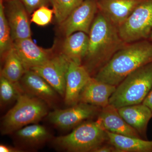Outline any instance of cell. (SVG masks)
Wrapping results in <instances>:
<instances>
[{"instance_id": "7402d4cb", "label": "cell", "mask_w": 152, "mask_h": 152, "mask_svg": "<svg viewBox=\"0 0 152 152\" xmlns=\"http://www.w3.org/2000/svg\"><path fill=\"white\" fill-rule=\"evenodd\" d=\"M23 91L19 83H15L1 75L0 102L1 106L6 105L17 100Z\"/></svg>"}, {"instance_id": "7a4b0ae2", "label": "cell", "mask_w": 152, "mask_h": 152, "mask_svg": "<svg viewBox=\"0 0 152 152\" xmlns=\"http://www.w3.org/2000/svg\"><path fill=\"white\" fill-rule=\"evenodd\" d=\"M152 62V42L148 39L127 44L94 77L117 86L132 72Z\"/></svg>"}, {"instance_id": "4dcf8cb0", "label": "cell", "mask_w": 152, "mask_h": 152, "mask_svg": "<svg viewBox=\"0 0 152 152\" xmlns=\"http://www.w3.org/2000/svg\"><path fill=\"white\" fill-rule=\"evenodd\" d=\"M4 1H10V0H4Z\"/></svg>"}, {"instance_id": "8992f818", "label": "cell", "mask_w": 152, "mask_h": 152, "mask_svg": "<svg viewBox=\"0 0 152 152\" xmlns=\"http://www.w3.org/2000/svg\"><path fill=\"white\" fill-rule=\"evenodd\" d=\"M118 29L126 43L148 39L152 31V0H143Z\"/></svg>"}, {"instance_id": "2e32d148", "label": "cell", "mask_w": 152, "mask_h": 152, "mask_svg": "<svg viewBox=\"0 0 152 152\" xmlns=\"http://www.w3.org/2000/svg\"><path fill=\"white\" fill-rule=\"evenodd\" d=\"M96 121L107 132L142 138L135 130L126 122L120 115L118 109L110 104L102 108Z\"/></svg>"}, {"instance_id": "cb8c5ba5", "label": "cell", "mask_w": 152, "mask_h": 152, "mask_svg": "<svg viewBox=\"0 0 152 152\" xmlns=\"http://www.w3.org/2000/svg\"><path fill=\"white\" fill-rule=\"evenodd\" d=\"M84 0H51L54 12L55 20L58 24L62 23Z\"/></svg>"}, {"instance_id": "4fadbf2b", "label": "cell", "mask_w": 152, "mask_h": 152, "mask_svg": "<svg viewBox=\"0 0 152 152\" xmlns=\"http://www.w3.org/2000/svg\"><path fill=\"white\" fill-rule=\"evenodd\" d=\"M143 0H98L99 10L118 28Z\"/></svg>"}, {"instance_id": "d6986e66", "label": "cell", "mask_w": 152, "mask_h": 152, "mask_svg": "<svg viewBox=\"0 0 152 152\" xmlns=\"http://www.w3.org/2000/svg\"><path fill=\"white\" fill-rule=\"evenodd\" d=\"M106 132L107 143L115 147L117 152H152V140Z\"/></svg>"}, {"instance_id": "8fae6325", "label": "cell", "mask_w": 152, "mask_h": 152, "mask_svg": "<svg viewBox=\"0 0 152 152\" xmlns=\"http://www.w3.org/2000/svg\"><path fill=\"white\" fill-rule=\"evenodd\" d=\"M13 47L27 70L43 64L55 55L53 48L38 46L31 38L14 41Z\"/></svg>"}, {"instance_id": "3957f363", "label": "cell", "mask_w": 152, "mask_h": 152, "mask_svg": "<svg viewBox=\"0 0 152 152\" xmlns=\"http://www.w3.org/2000/svg\"><path fill=\"white\" fill-rule=\"evenodd\" d=\"M48 105L42 100L23 91L15 106L3 118L1 134H12L28 125L37 124L48 115Z\"/></svg>"}, {"instance_id": "30bf717a", "label": "cell", "mask_w": 152, "mask_h": 152, "mask_svg": "<svg viewBox=\"0 0 152 152\" xmlns=\"http://www.w3.org/2000/svg\"><path fill=\"white\" fill-rule=\"evenodd\" d=\"M4 6L13 42L31 38L29 15L23 3L20 0H10L4 1Z\"/></svg>"}, {"instance_id": "484cf974", "label": "cell", "mask_w": 152, "mask_h": 152, "mask_svg": "<svg viewBox=\"0 0 152 152\" xmlns=\"http://www.w3.org/2000/svg\"><path fill=\"white\" fill-rule=\"evenodd\" d=\"M25 6L28 13L30 15L37 9L51 4V0H20Z\"/></svg>"}, {"instance_id": "44dd1931", "label": "cell", "mask_w": 152, "mask_h": 152, "mask_svg": "<svg viewBox=\"0 0 152 152\" xmlns=\"http://www.w3.org/2000/svg\"><path fill=\"white\" fill-rule=\"evenodd\" d=\"M4 57V63L1 69V75L13 83H19L28 70L25 67L13 47Z\"/></svg>"}, {"instance_id": "f1b7e54d", "label": "cell", "mask_w": 152, "mask_h": 152, "mask_svg": "<svg viewBox=\"0 0 152 152\" xmlns=\"http://www.w3.org/2000/svg\"><path fill=\"white\" fill-rule=\"evenodd\" d=\"M142 104L149 108L152 112V88L145 98Z\"/></svg>"}, {"instance_id": "9c48e42d", "label": "cell", "mask_w": 152, "mask_h": 152, "mask_svg": "<svg viewBox=\"0 0 152 152\" xmlns=\"http://www.w3.org/2000/svg\"><path fill=\"white\" fill-rule=\"evenodd\" d=\"M70 61L60 52L43 64L30 69L39 75L62 97L65 94L66 79Z\"/></svg>"}, {"instance_id": "f546056e", "label": "cell", "mask_w": 152, "mask_h": 152, "mask_svg": "<svg viewBox=\"0 0 152 152\" xmlns=\"http://www.w3.org/2000/svg\"><path fill=\"white\" fill-rule=\"evenodd\" d=\"M148 39L149 40L151 41V42H152V31L151 33V34H150L149 37Z\"/></svg>"}, {"instance_id": "7c38bea8", "label": "cell", "mask_w": 152, "mask_h": 152, "mask_svg": "<svg viewBox=\"0 0 152 152\" xmlns=\"http://www.w3.org/2000/svg\"><path fill=\"white\" fill-rule=\"evenodd\" d=\"M91 77L83 65L70 61L66 79V104L71 106L78 103L80 93Z\"/></svg>"}, {"instance_id": "ac0fdd59", "label": "cell", "mask_w": 152, "mask_h": 152, "mask_svg": "<svg viewBox=\"0 0 152 152\" xmlns=\"http://www.w3.org/2000/svg\"><path fill=\"white\" fill-rule=\"evenodd\" d=\"M89 38L83 32H76L65 37L61 53L69 60L82 64L88 48Z\"/></svg>"}, {"instance_id": "6da1fadb", "label": "cell", "mask_w": 152, "mask_h": 152, "mask_svg": "<svg viewBox=\"0 0 152 152\" xmlns=\"http://www.w3.org/2000/svg\"><path fill=\"white\" fill-rule=\"evenodd\" d=\"M88 35V48L82 64L93 77L127 43L118 28L99 10Z\"/></svg>"}, {"instance_id": "5bb4252c", "label": "cell", "mask_w": 152, "mask_h": 152, "mask_svg": "<svg viewBox=\"0 0 152 152\" xmlns=\"http://www.w3.org/2000/svg\"><path fill=\"white\" fill-rule=\"evenodd\" d=\"M25 92L39 98L48 105L56 102L58 93L39 75L31 70H28L19 82Z\"/></svg>"}, {"instance_id": "277c9868", "label": "cell", "mask_w": 152, "mask_h": 152, "mask_svg": "<svg viewBox=\"0 0 152 152\" xmlns=\"http://www.w3.org/2000/svg\"><path fill=\"white\" fill-rule=\"evenodd\" d=\"M152 88V62L132 72L116 87L110 104L118 109L142 103Z\"/></svg>"}, {"instance_id": "ba28073f", "label": "cell", "mask_w": 152, "mask_h": 152, "mask_svg": "<svg viewBox=\"0 0 152 152\" xmlns=\"http://www.w3.org/2000/svg\"><path fill=\"white\" fill-rule=\"evenodd\" d=\"M98 11V0H84L59 25L60 32L65 37L79 31L89 35Z\"/></svg>"}, {"instance_id": "e0dca14e", "label": "cell", "mask_w": 152, "mask_h": 152, "mask_svg": "<svg viewBox=\"0 0 152 152\" xmlns=\"http://www.w3.org/2000/svg\"><path fill=\"white\" fill-rule=\"evenodd\" d=\"M119 113L128 124L135 130L143 139L147 138V130L152 112L143 104L125 106L118 109Z\"/></svg>"}, {"instance_id": "ffe728a7", "label": "cell", "mask_w": 152, "mask_h": 152, "mask_svg": "<svg viewBox=\"0 0 152 152\" xmlns=\"http://www.w3.org/2000/svg\"><path fill=\"white\" fill-rule=\"evenodd\" d=\"M15 133L21 141L31 146L42 145L51 138L46 128L37 124L28 125Z\"/></svg>"}, {"instance_id": "d4e9b609", "label": "cell", "mask_w": 152, "mask_h": 152, "mask_svg": "<svg viewBox=\"0 0 152 152\" xmlns=\"http://www.w3.org/2000/svg\"><path fill=\"white\" fill-rule=\"evenodd\" d=\"M53 15L54 12L53 9H50L47 6H43L32 14L30 20L38 26H45L51 22Z\"/></svg>"}, {"instance_id": "9a60e30c", "label": "cell", "mask_w": 152, "mask_h": 152, "mask_svg": "<svg viewBox=\"0 0 152 152\" xmlns=\"http://www.w3.org/2000/svg\"><path fill=\"white\" fill-rule=\"evenodd\" d=\"M116 87L92 77L82 90L79 102L104 107L110 104V98Z\"/></svg>"}, {"instance_id": "52a82bcc", "label": "cell", "mask_w": 152, "mask_h": 152, "mask_svg": "<svg viewBox=\"0 0 152 152\" xmlns=\"http://www.w3.org/2000/svg\"><path fill=\"white\" fill-rule=\"evenodd\" d=\"M102 108L90 104L79 102L63 110H56L48 113L49 121L55 126L64 130L74 129L86 121L97 118Z\"/></svg>"}, {"instance_id": "83f0119b", "label": "cell", "mask_w": 152, "mask_h": 152, "mask_svg": "<svg viewBox=\"0 0 152 152\" xmlns=\"http://www.w3.org/2000/svg\"><path fill=\"white\" fill-rule=\"evenodd\" d=\"M22 150L18 148H15L7 145L4 144H1L0 145V152H22Z\"/></svg>"}, {"instance_id": "4316f807", "label": "cell", "mask_w": 152, "mask_h": 152, "mask_svg": "<svg viewBox=\"0 0 152 152\" xmlns=\"http://www.w3.org/2000/svg\"><path fill=\"white\" fill-rule=\"evenodd\" d=\"M93 152H117V150L111 144L106 143L95 149Z\"/></svg>"}, {"instance_id": "5b68a950", "label": "cell", "mask_w": 152, "mask_h": 152, "mask_svg": "<svg viewBox=\"0 0 152 152\" xmlns=\"http://www.w3.org/2000/svg\"><path fill=\"white\" fill-rule=\"evenodd\" d=\"M107 143L104 130L96 121H86L66 135L54 140L56 146L71 152H93L98 147Z\"/></svg>"}, {"instance_id": "603a6c76", "label": "cell", "mask_w": 152, "mask_h": 152, "mask_svg": "<svg viewBox=\"0 0 152 152\" xmlns=\"http://www.w3.org/2000/svg\"><path fill=\"white\" fill-rule=\"evenodd\" d=\"M13 41L4 12V0H0V54L4 57L13 48Z\"/></svg>"}]
</instances>
